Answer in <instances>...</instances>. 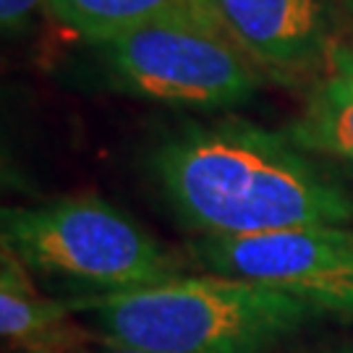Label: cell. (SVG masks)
<instances>
[{"label": "cell", "mask_w": 353, "mask_h": 353, "mask_svg": "<svg viewBox=\"0 0 353 353\" xmlns=\"http://www.w3.org/2000/svg\"><path fill=\"white\" fill-rule=\"evenodd\" d=\"M173 212L210 239L301 225H351L353 189L296 147L246 121L189 126L152 152Z\"/></svg>", "instance_id": "1"}, {"label": "cell", "mask_w": 353, "mask_h": 353, "mask_svg": "<svg viewBox=\"0 0 353 353\" xmlns=\"http://www.w3.org/2000/svg\"><path fill=\"white\" fill-rule=\"evenodd\" d=\"M68 306L100 343L152 353H262L322 316L283 290L212 272L92 293Z\"/></svg>", "instance_id": "2"}, {"label": "cell", "mask_w": 353, "mask_h": 353, "mask_svg": "<svg viewBox=\"0 0 353 353\" xmlns=\"http://www.w3.org/2000/svg\"><path fill=\"white\" fill-rule=\"evenodd\" d=\"M0 236L3 249L19 256L29 272L76 283L92 293L150 288L183 278L176 254L100 196L6 207Z\"/></svg>", "instance_id": "3"}, {"label": "cell", "mask_w": 353, "mask_h": 353, "mask_svg": "<svg viewBox=\"0 0 353 353\" xmlns=\"http://www.w3.org/2000/svg\"><path fill=\"white\" fill-rule=\"evenodd\" d=\"M113 84L134 97L181 108H233L254 97V61L223 29L154 21L97 42Z\"/></svg>", "instance_id": "4"}, {"label": "cell", "mask_w": 353, "mask_h": 353, "mask_svg": "<svg viewBox=\"0 0 353 353\" xmlns=\"http://www.w3.org/2000/svg\"><path fill=\"white\" fill-rule=\"evenodd\" d=\"M189 254L212 275L252 280L314 306L322 316L353 319V228L301 225L239 236H199Z\"/></svg>", "instance_id": "5"}, {"label": "cell", "mask_w": 353, "mask_h": 353, "mask_svg": "<svg viewBox=\"0 0 353 353\" xmlns=\"http://www.w3.org/2000/svg\"><path fill=\"white\" fill-rule=\"evenodd\" d=\"M225 34L256 65L280 74L327 61L335 11L330 0H212Z\"/></svg>", "instance_id": "6"}, {"label": "cell", "mask_w": 353, "mask_h": 353, "mask_svg": "<svg viewBox=\"0 0 353 353\" xmlns=\"http://www.w3.org/2000/svg\"><path fill=\"white\" fill-rule=\"evenodd\" d=\"M19 256L0 259V335L13 353H89L97 335L79 322L68 301L34 288ZM100 341V338H97Z\"/></svg>", "instance_id": "7"}, {"label": "cell", "mask_w": 353, "mask_h": 353, "mask_svg": "<svg viewBox=\"0 0 353 353\" xmlns=\"http://www.w3.org/2000/svg\"><path fill=\"white\" fill-rule=\"evenodd\" d=\"M296 147L353 168V39L330 50L301 113L283 131Z\"/></svg>", "instance_id": "8"}, {"label": "cell", "mask_w": 353, "mask_h": 353, "mask_svg": "<svg viewBox=\"0 0 353 353\" xmlns=\"http://www.w3.org/2000/svg\"><path fill=\"white\" fill-rule=\"evenodd\" d=\"M45 6L61 24L94 45L154 21H194L223 29L212 0H45Z\"/></svg>", "instance_id": "9"}, {"label": "cell", "mask_w": 353, "mask_h": 353, "mask_svg": "<svg viewBox=\"0 0 353 353\" xmlns=\"http://www.w3.org/2000/svg\"><path fill=\"white\" fill-rule=\"evenodd\" d=\"M39 3L45 0H0V24L6 34H16L19 29L29 24V19L34 16Z\"/></svg>", "instance_id": "10"}, {"label": "cell", "mask_w": 353, "mask_h": 353, "mask_svg": "<svg viewBox=\"0 0 353 353\" xmlns=\"http://www.w3.org/2000/svg\"><path fill=\"white\" fill-rule=\"evenodd\" d=\"M105 348L102 351H89V353H152V351H141V348H128V345H113V343H102Z\"/></svg>", "instance_id": "11"}, {"label": "cell", "mask_w": 353, "mask_h": 353, "mask_svg": "<svg viewBox=\"0 0 353 353\" xmlns=\"http://www.w3.org/2000/svg\"><path fill=\"white\" fill-rule=\"evenodd\" d=\"M316 353H353V348H335V351H316Z\"/></svg>", "instance_id": "12"}]
</instances>
